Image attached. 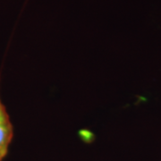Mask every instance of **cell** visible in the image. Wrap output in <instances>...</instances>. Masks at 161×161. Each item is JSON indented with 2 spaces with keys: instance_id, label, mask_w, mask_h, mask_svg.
Listing matches in <instances>:
<instances>
[{
  "instance_id": "1",
  "label": "cell",
  "mask_w": 161,
  "mask_h": 161,
  "mask_svg": "<svg viewBox=\"0 0 161 161\" xmlns=\"http://www.w3.org/2000/svg\"><path fill=\"white\" fill-rule=\"evenodd\" d=\"M14 135V129L6 107L0 98V161H2L8 152V148Z\"/></svg>"
}]
</instances>
